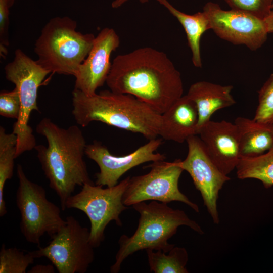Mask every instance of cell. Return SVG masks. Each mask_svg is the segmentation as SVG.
<instances>
[{"label": "cell", "mask_w": 273, "mask_h": 273, "mask_svg": "<svg viewBox=\"0 0 273 273\" xmlns=\"http://www.w3.org/2000/svg\"><path fill=\"white\" fill-rule=\"evenodd\" d=\"M106 83L112 92L132 95L160 114L183 96L180 72L165 53L148 47L116 56Z\"/></svg>", "instance_id": "1"}, {"label": "cell", "mask_w": 273, "mask_h": 273, "mask_svg": "<svg viewBox=\"0 0 273 273\" xmlns=\"http://www.w3.org/2000/svg\"><path fill=\"white\" fill-rule=\"evenodd\" d=\"M36 130L48 143L47 146H35L37 158L64 211L76 186L94 184L84 160L87 145L85 137L77 125L63 128L48 118L40 120Z\"/></svg>", "instance_id": "2"}, {"label": "cell", "mask_w": 273, "mask_h": 273, "mask_svg": "<svg viewBox=\"0 0 273 273\" xmlns=\"http://www.w3.org/2000/svg\"><path fill=\"white\" fill-rule=\"evenodd\" d=\"M72 106L73 117L82 127L99 121L140 133L149 140L159 136L161 114L132 95L105 90L87 96L74 89Z\"/></svg>", "instance_id": "3"}, {"label": "cell", "mask_w": 273, "mask_h": 273, "mask_svg": "<svg viewBox=\"0 0 273 273\" xmlns=\"http://www.w3.org/2000/svg\"><path fill=\"white\" fill-rule=\"evenodd\" d=\"M132 207L140 214L138 226L131 237L125 234L120 236L115 261L110 267L112 273L118 272L124 260L138 251L150 249L167 253L174 247L168 241L181 225L204 234L200 226L184 211L174 209L167 203L152 201L147 204L143 201Z\"/></svg>", "instance_id": "4"}, {"label": "cell", "mask_w": 273, "mask_h": 273, "mask_svg": "<svg viewBox=\"0 0 273 273\" xmlns=\"http://www.w3.org/2000/svg\"><path fill=\"white\" fill-rule=\"evenodd\" d=\"M76 22L68 16L51 18L34 44L37 62L50 73L74 76L90 52L95 38L77 31Z\"/></svg>", "instance_id": "5"}, {"label": "cell", "mask_w": 273, "mask_h": 273, "mask_svg": "<svg viewBox=\"0 0 273 273\" xmlns=\"http://www.w3.org/2000/svg\"><path fill=\"white\" fill-rule=\"evenodd\" d=\"M4 70L6 79L15 84L20 97V113L12 131L17 139V158L36 146L29 120L33 111L40 112L37 102L38 88L50 73L19 49L15 50L13 60Z\"/></svg>", "instance_id": "6"}, {"label": "cell", "mask_w": 273, "mask_h": 273, "mask_svg": "<svg viewBox=\"0 0 273 273\" xmlns=\"http://www.w3.org/2000/svg\"><path fill=\"white\" fill-rule=\"evenodd\" d=\"M19 184L16 204L21 215V232L28 242L40 247L41 237L54 236L66 222L59 207L46 197L44 188L30 180L20 164L17 166Z\"/></svg>", "instance_id": "7"}, {"label": "cell", "mask_w": 273, "mask_h": 273, "mask_svg": "<svg viewBox=\"0 0 273 273\" xmlns=\"http://www.w3.org/2000/svg\"><path fill=\"white\" fill-rule=\"evenodd\" d=\"M130 178L128 176L116 185L106 188L85 184L79 193L67 200L66 208L78 209L88 217L90 223L89 241L94 248L99 247L104 240L105 228L111 221L119 226L122 225L120 215L128 209L122 199Z\"/></svg>", "instance_id": "8"}, {"label": "cell", "mask_w": 273, "mask_h": 273, "mask_svg": "<svg viewBox=\"0 0 273 273\" xmlns=\"http://www.w3.org/2000/svg\"><path fill=\"white\" fill-rule=\"evenodd\" d=\"M65 220L49 244L33 253L36 259L47 258L59 273H85L95 259L90 231L72 216Z\"/></svg>", "instance_id": "9"}, {"label": "cell", "mask_w": 273, "mask_h": 273, "mask_svg": "<svg viewBox=\"0 0 273 273\" xmlns=\"http://www.w3.org/2000/svg\"><path fill=\"white\" fill-rule=\"evenodd\" d=\"M179 159L173 162H153L147 174L130 177L123 194V203L127 206L147 200L168 203L183 202L197 212L198 206L190 201L178 188L179 177L184 171Z\"/></svg>", "instance_id": "10"}, {"label": "cell", "mask_w": 273, "mask_h": 273, "mask_svg": "<svg viewBox=\"0 0 273 273\" xmlns=\"http://www.w3.org/2000/svg\"><path fill=\"white\" fill-rule=\"evenodd\" d=\"M203 11L208 19L210 29L220 38L234 44H243L256 51L267 39L264 20L233 9L223 10L211 2L206 4Z\"/></svg>", "instance_id": "11"}, {"label": "cell", "mask_w": 273, "mask_h": 273, "mask_svg": "<svg viewBox=\"0 0 273 273\" xmlns=\"http://www.w3.org/2000/svg\"><path fill=\"white\" fill-rule=\"evenodd\" d=\"M186 142L188 154L185 160L179 159V165L190 175L214 223L218 224L217 200L219 192L230 178L212 162L199 137L191 136Z\"/></svg>", "instance_id": "12"}, {"label": "cell", "mask_w": 273, "mask_h": 273, "mask_svg": "<svg viewBox=\"0 0 273 273\" xmlns=\"http://www.w3.org/2000/svg\"><path fill=\"white\" fill-rule=\"evenodd\" d=\"M146 144L126 155L112 154L108 148L99 141L86 145L85 155L95 161L100 171L96 174L95 185L111 187L118 184L119 178L131 168L147 162L164 160V154L156 152L162 144V140H149Z\"/></svg>", "instance_id": "13"}, {"label": "cell", "mask_w": 273, "mask_h": 273, "mask_svg": "<svg viewBox=\"0 0 273 273\" xmlns=\"http://www.w3.org/2000/svg\"><path fill=\"white\" fill-rule=\"evenodd\" d=\"M120 43V38L113 28L103 29L95 37L90 52L74 76V89L87 96L96 94L97 89L106 83L112 65L111 55Z\"/></svg>", "instance_id": "14"}, {"label": "cell", "mask_w": 273, "mask_h": 273, "mask_svg": "<svg viewBox=\"0 0 273 273\" xmlns=\"http://www.w3.org/2000/svg\"><path fill=\"white\" fill-rule=\"evenodd\" d=\"M209 157L224 174L235 168L241 157L238 133L234 123L209 120L199 130Z\"/></svg>", "instance_id": "15"}, {"label": "cell", "mask_w": 273, "mask_h": 273, "mask_svg": "<svg viewBox=\"0 0 273 273\" xmlns=\"http://www.w3.org/2000/svg\"><path fill=\"white\" fill-rule=\"evenodd\" d=\"M198 119L195 104L187 95L183 96L161 114L159 136L165 140L183 143L197 134Z\"/></svg>", "instance_id": "16"}, {"label": "cell", "mask_w": 273, "mask_h": 273, "mask_svg": "<svg viewBox=\"0 0 273 273\" xmlns=\"http://www.w3.org/2000/svg\"><path fill=\"white\" fill-rule=\"evenodd\" d=\"M232 85H221L206 81L192 84L187 95L195 104L198 113V131L216 111L236 103L231 92Z\"/></svg>", "instance_id": "17"}, {"label": "cell", "mask_w": 273, "mask_h": 273, "mask_svg": "<svg viewBox=\"0 0 273 273\" xmlns=\"http://www.w3.org/2000/svg\"><path fill=\"white\" fill-rule=\"evenodd\" d=\"M241 156L253 157L273 148V124H266L243 117L235 120Z\"/></svg>", "instance_id": "18"}, {"label": "cell", "mask_w": 273, "mask_h": 273, "mask_svg": "<svg viewBox=\"0 0 273 273\" xmlns=\"http://www.w3.org/2000/svg\"><path fill=\"white\" fill-rule=\"evenodd\" d=\"M156 1L164 6L181 24L191 50L193 64L196 67H202L200 39L202 34L210 29L209 22L205 13L203 11L189 15L176 9L167 0Z\"/></svg>", "instance_id": "19"}, {"label": "cell", "mask_w": 273, "mask_h": 273, "mask_svg": "<svg viewBox=\"0 0 273 273\" xmlns=\"http://www.w3.org/2000/svg\"><path fill=\"white\" fill-rule=\"evenodd\" d=\"M238 178H254L266 188L273 186V148L265 153L253 157L241 156L236 166Z\"/></svg>", "instance_id": "20"}, {"label": "cell", "mask_w": 273, "mask_h": 273, "mask_svg": "<svg viewBox=\"0 0 273 273\" xmlns=\"http://www.w3.org/2000/svg\"><path fill=\"white\" fill-rule=\"evenodd\" d=\"M17 139L13 132L8 133L5 129L0 127V216L7 213L4 198V189L6 182L13 174L14 159L16 158Z\"/></svg>", "instance_id": "21"}, {"label": "cell", "mask_w": 273, "mask_h": 273, "mask_svg": "<svg viewBox=\"0 0 273 273\" xmlns=\"http://www.w3.org/2000/svg\"><path fill=\"white\" fill-rule=\"evenodd\" d=\"M150 271L155 273H188V254L184 247H174L168 254L162 251L146 250Z\"/></svg>", "instance_id": "22"}, {"label": "cell", "mask_w": 273, "mask_h": 273, "mask_svg": "<svg viewBox=\"0 0 273 273\" xmlns=\"http://www.w3.org/2000/svg\"><path fill=\"white\" fill-rule=\"evenodd\" d=\"M35 259L32 251L25 253L15 247L7 248L3 244L0 250V273H25Z\"/></svg>", "instance_id": "23"}, {"label": "cell", "mask_w": 273, "mask_h": 273, "mask_svg": "<svg viewBox=\"0 0 273 273\" xmlns=\"http://www.w3.org/2000/svg\"><path fill=\"white\" fill-rule=\"evenodd\" d=\"M266 124H273V73L258 91V105L253 118Z\"/></svg>", "instance_id": "24"}, {"label": "cell", "mask_w": 273, "mask_h": 273, "mask_svg": "<svg viewBox=\"0 0 273 273\" xmlns=\"http://www.w3.org/2000/svg\"><path fill=\"white\" fill-rule=\"evenodd\" d=\"M231 9L264 20L272 10L273 0H224Z\"/></svg>", "instance_id": "25"}, {"label": "cell", "mask_w": 273, "mask_h": 273, "mask_svg": "<svg viewBox=\"0 0 273 273\" xmlns=\"http://www.w3.org/2000/svg\"><path fill=\"white\" fill-rule=\"evenodd\" d=\"M20 110V97L15 87L11 91H2L0 93V115L9 118L17 119Z\"/></svg>", "instance_id": "26"}, {"label": "cell", "mask_w": 273, "mask_h": 273, "mask_svg": "<svg viewBox=\"0 0 273 273\" xmlns=\"http://www.w3.org/2000/svg\"><path fill=\"white\" fill-rule=\"evenodd\" d=\"M15 0H0V39L1 52L6 54V47L9 46L8 30L9 26V9Z\"/></svg>", "instance_id": "27"}, {"label": "cell", "mask_w": 273, "mask_h": 273, "mask_svg": "<svg viewBox=\"0 0 273 273\" xmlns=\"http://www.w3.org/2000/svg\"><path fill=\"white\" fill-rule=\"evenodd\" d=\"M28 273H54L55 268L54 265L51 264H37L33 266L28 271Z\"/></svg>", "instance_id": "28"}, {"label": "cell", "mask_w": 273, "mask_h": 273, "mask_svg": "<svg viewBox=\"0 0 273 273\" xmlns=\"http://www.w3.org/2000/svg\"><path fill=\"white\" fill-rule=\"evenodd\" d=\"M264 21L268 33H273V9H272L268 15L264 19Z\"/></svg>", "instance_id": "29"}, {"label": "cell", "mask_w": 273, "mask_h": 273, "mask_svg": "<svg viewBox=\"0 0 273 273\" xmlns=\"http://www.w3.org/2000/svg\"><path fill=\"white\" fill-rule=\"evenodd\" d=\"M127 1L128 0H115L112 3L111 6L113 8H117L121 6ZM139 1L142 3H145L148 2L149 0H139Z\"/></svg>", "instance_id": "30"}, {"label": "cell", "mask_w": 273, "mask_h": 273, "mask_svg": "<svg viewBox=\"0 0 273 273\" xmlns=\"http://www.w3.org/2000/svg\"><path fill=\"white\" fill-rule=\"evenodd\" d=\"M272 9H273V5H272Z\"/></svg>", "instance_id": "31"}]
</instances>
